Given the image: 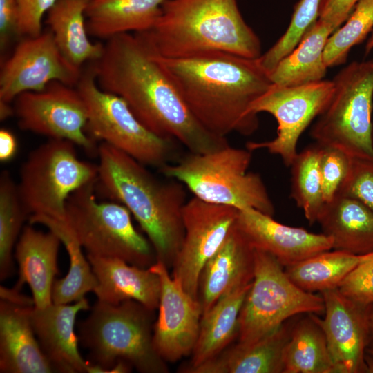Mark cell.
Returning a JSON list of instances; mask_svg holds the SVG:
<instances>
[{
    "label": "cell",
    "mask_w": 373,
    "mask_h": 373,
    "mask_svg": "<svg viewBox=\"0 0 373 373\" xmlns=\"http://www.w3.org/2000/svg\"><path fill=\"white\" fill-rule=\"evenodd\" d=\"M370 355H371V354H370ZM372 356H373V355H372Z\"/></svg>",
    "instance_id": "cell-50"
},
{
    "label": "cell",
    "mask_w": 373,
    "mask_h": 373,
    "mask_svg": "<svg viewBox=\"0 0 373 373\" xmlns=\"http://www.w3.org/2000/svg\"><path fill=\"white\" fill-rule=\"evenodd\" d=\"M334 93L332 80L312 82L300 86H283L272 84L250 106L258 115L267 113L278 124L276 137L269 141L248 142L251 151L265 149L279 156L290 166L298 154L297 145L302 133L328 106Z\"/></svg>",
    "instance_id": "cell-12"
},
{
    "label": "cell",
    "mask_w": 373,
    "mask_h": 373,
    "mask_svg": "<svg viewBox=\"0 0 373 373\" xmlns=\"http://www.w3.org/2000/svg\"><path fill=\"white\" fill-rule=\"evenodd\" d=\"M321 0H299L285 33L257 59L268 73L298 44L305 32L318 18Z\"/></svg>",
    "instance_id": "cell-36"
},
{
    "label": "cell",
    "mask_w": 373,
    "mask_h": 373,
    "mask_svg": "<svg viewBox=\"0 0 373 373\" xmlns=\"http://www.w3.org/2000/svg\"><path fill=\"white\" fill-rule=\"evenodd\" d=\"M1 63L0 103L8 104L23 93L44 90L52 82L75 87L82 73L61 53L50 30L22 39Z\"/></svg>",
    "instance_id": "cell-14"
},
{
    "label": "cell",
    "mask_w": 373,
    "mask_h": 373,
    "mask_svg": "<svg viewBox=\"0 0 373 373\" xmlns=\"http://www.w3.org/2000/svg\"><path fill=\"white\" fill-rule=\"evenodd\" d=\"M99 87L123 99L156 135L177 141L189 152L209 153L229 144L207 130L187 106L145 32L114 36L91 62Z\"/></svg>",
    "instance_id": "cell-1"
},
{
    "label": "cell",
    "mask_w": 373,
    "mask_h": 373,
    "mask_svg": "<svg viewBox=\"0 0 373 373\" xmlns=\"http://www.w3.org/2000/svg\"><path fill=\"white\" fill-rule=\"evenodd\" d=\"M359 0H321L318 18L331 24L336 30L350 15Z\"/></svg>",
    "instance_id": "cell-42"
},
{
    "label": "cell",
    "mask_w": 373,
    "mask_h": 373,
    "mask_svg": "<svg viewBox=\"0 0 373 373\" xmlns=\"http://www.w3.org/2000/svg\"><path fill=\"white\" fill-rule=\"evenodd\" d=\"M75 87L86 106V132L90 137L102 140L145 166L160 169L169 163L174 153V140L150 131L123 99L101 89L92 64L82 73Z\"/></svg>",
    "instance_id": "cell-11"
},
{
    "label": "cell",
    "mask_w": 373,
    "mask_h": 373,
    "mask_svg": "<svg viewBox=\"0 0 373 373\" xmlns=\"http://www.w3.org/2000/svg\"><path fill=\"white\" fill-rule=\"evenodd\" d=\"M59 238L52 231L43 232L31 225L23 227L15 248L18 264V279L12 289L21 291L27 283L35 307L43 308L52 303V289L58 274Z\"/></svg>",
    "instance_id": "cell-22"
},
{
    "label": "cell",
    "mask_w": 373,
    "mask_h": 373,
    "mask_svg": "<svg viewBox=\"0 0 373 373\" xmlns=\"http://www.w3.org/2000/svg\"><path fill=\"white\" fill-rule=\"evenodd\" d=\"M251 285L224 294L202 316L191 361L182 372L189 373L214 358L238 338L239 314Z\"/></svg>",
    "instance_id": "cell-27"
},
{
    "label": "cell",
    "mask_w": 373,
    "mask_h": 373,
    "mask_svg": "<svg viewBox=\"0 0 373 373\" xmlns=\"http://www.w3.org/2000/svg\"><path fill=\"white\" fill-rule=\"evenodd\" d=\"M75 146L68 140L49 139L28 155L17 186L30 216L43 215L66 222L70 195L97 180V164L79 160Z\"/></svg>",
    "instance_id": "cell-9"
},
{
    "label": "cell",
    "mask_w": 373,
    "mask_h": 373,
    "mask_svg": "<svg viewBox=\"0 0 373 373\" xmlns=\"http://www.w3.org/2000/svg\"><path fill=\"white\" fill-rule=\"evenodd\" d=\"M251 152L229 144L205 153L189 152L175 164L159 169L203 201L273 216L274 205L261 176L247 171Z\"/></svg>",
    "instance_id": "cell-6"
},
{
    "label": "cell",
    "mask_w": 373,
    "mask_h": 373,
    "mask_svg": "<svg viewBox=\"0 0 373 373\" xmlns=\"http://www.w3.org/2000/svg\"><path fill=\"white\" fill-rule=\"evenodd\" d=\"M90 308L84 298L73 305L52 303L30 309V319L46 356L56 372L90 373L91 363L81 356L75 332L77 314Z\"/></svg>",
    "instance_id": "cell-19"
},
{
    "label": "cell",
    "mask_w": 373,
    "mask_h": 373,
    "mask_svg": "<svg viewBox=\"0 0 373 373\" xmlns=\"http://www.w3.org/2000/svg\"><path fill=\"white\" fill-rule=\"evenodd\" d=\"M30 214L9 172L0 175V280L14 274V248Z\"/></svg>",
    "instance_id": "cell-33"
},
{
    "label": "cell",
    "mask_w": 373,
    "mask_h": 373,
    "mask_svg": "<svg viewBox=\"0 0 373 373\" xmlns=\"http://www.w3.org/2000/svg\"><path fill=\"white\" fill-rule=\"evenodd\" d=\"M238 211L195 196L186 202L182 210L184 237L171 277L193 299L197 300L203 267L227 238Z\"/></svg>",
    "instance_id": "cell-15"
},
{
    "label": "cell",
    "mask_w": 373,
    "mask_h": 373,
    "mask_svg": "<svg viewBox=\"0 0 373 373\" xmlns=\"http://www.w3.org/2000/svg\"><path fill=\"white\" fill-rule=\"evenodd\" d=\"M97 279L93 292L97 300L117 305L135 300L151 310L158 308L160 278L150 267L131 265L121 259L87 254Z\"/></svg>",
    "instance_id": "cell-21"
},
{
    "label": "cell",
    "mask_w": 373,
    "mask_h": 373,
    "mask_svg": "<svg viewBox=\"0 0 373 373\" xmlns=\"http://www.w3.org/2000/svg\"><path fill=\"white\" fill-rule=\"evenodd\" d=\"M335 30L331 24L318 19L295 48L269 73L272 84L295 86L323 79L327 69L324 50Z\"/></svg>",
    "instance_id": "cell-29"
},
{
    "label": "cell",
    "mask_w": 373,
    "mask_h": 373,
    "mask_svg": "<svg viewBox=\"0 0 373 373\" xmlns=\"http://www.w3.org/2000/svg\"><path fill=\"white\" fill-rule=\"evenodd\" d=\"M254 269L255 249L235 222L200 272L197 300L202 315L224 294L251 283Z\"/></svg>",
    "instance_id": "cell-20"
},
{
    "label": "cell",
    "mask_w": 373,
    "mask_h": 373,
    "mask_svg": "<svg viewBox=\"0 0 373 373\" xmlns=\"http://www.w3.org/2000/svg\"><path fill=\"white\" fill-rule=\"evenodd\" d=\"M352 160L353 157L338 149L321 146L319 169L325 202L338 194L350 171Z\"/></svg>",
    "instance_id": "cell-37"
},
{
    "label": "cell",
    "mask_w": 373,
    "mask_h": 373,
    "mask_svg": "<svg viewBox=\"0 0 373 373\" xmlns=\"http://www.w3.org/2000/svg\"><path fill=\"white\" fill-rule=\"evenodd\" d=\"M325 305L319 318L336 373H367L365 361L373 305L358 304L338 288L321 292Z\"/></svg>",
    "instance_id": "cell-17"
},
{
    "label": "cell",
    "mask_w": 373,
    "mask_h": 373,
    "mask_svg": "<svg viewBox=\"0 0 373 373\" xmlns=\"http://www.w3.org/2000/svg\"><path fill=\"white\" fill-rule=\"evenodd\" d=\"M321 146L316 143L298 153L291 164V197L313 224L325 203L319 169Z\"/></svg>",
    "instance_id": "cell-34"
},
{
    "label": "cell",
    "mask_w": 373,
    "mask_h": 373,
    "mask_svg": "<svg viewBox=\"0 0 373 373\" xmlns=\"http://www.w3.org/2000/svg\"><path fill=\"white\" fill-rule=\"evenodd\" d=\"M154 310L135 300H97L79 323V343L88 352L90 373H111L124 361L142 373H167L153 341Z\"/></svg>",
    "instance_id": "cell-5"
},
{
    "label": "cell",
    "mask_w": 373,
    "mask_h": 373,
    "mask_svg": "<svg viewBox=\"0 0 373 373\" xmlns=\"http://www.w3.org/2000/svg\"><path fill=\"white\" fill-rule=\"evenodd\" d=\"M373 50V30L370 33L365 46V54L368 55Z\"/></svg>",
    "instance_id": "cell-47"
},
{
    "label": "cell",
    "mask_w": 373,
    "mask_h": 373,
    "mask_svg": "<svg viewBox=\"0 0 373 373\" xmlns=\"http://www.w3.org/2000/svg\"><path fill=\"white\" fill-rule=\"evenodd\" d=\"M0 297L4 300L17 305L25 307L35 306L33 298L23 295L21 291H17L12 288H7L3 286L0 287Z\"/></svg>",
    "instance_id": "cell-44"
},
{
    "label": "cell",
    "mask_w": 373,
    "mask_h": 373,
    "mask_svg": "<svg viewBox=\"0 0 373 373\" xmlns=\"http://www.w3.org/2000/svg\"><path fill=\"white\" fill-rule=\"evenodd\" d=\"M57 0H17V32L23 37L41 34L42 19Z\"/></svg>",
    "instance_id": "cell-40"
},
{
    "label": "cell",
    "mask_w": 373,
    "mask_h": 373,
    "mask_svg": "<svg viewBox=\"0 0 373 373\" xmlns=\"http://www.w3.org/2000/svg\"><path fill=\"white\" fill-rule=\"evenodd\" d=\"M283 267L271 254L255 249L254 276L240 312L238 342H254L297 315L324 314L321 294L298 287Z\"/></svg>",
    "instance_id": "cell-10"
},
{
    "label": "cell",
    "mask_w": 373,
    "mask_h": 373,
    "mask_svg": "<svg viewBox=\"0 0 373 373\" xmlns=\"http://www.w3.org/2000/svg\"><path fill=\"white\" fill-rule=\"evenodd\" d=\"M236 224L254 249L271 254L285 267L333 248L323 233L283 224L253 209L239 210Z\"/></svg>",
    "instance_id": "cell-18"
},
{
    "label": "cell",
    "mask_w": 373,
    "mask_h": 373,
    "mask_svg": "<svg viewBox=\"0 0 373 373\" xmlns=\"http://www.w3.org/2000/svg\"><path fill=\"white\" fill-rule=\"evenodd\" d=\"M329 36L323 57L327 68L343 64L350 50L373 30V0H359L350 15Z\"/></svg>",
    "instance_id": "cell-35"
},
{
    "label": "cell",
    "mask_w": 373,
    "mask_h": 373,
    "mask_svg": "<svg viewBox=\"0 0 373 373\" xmlns=\"http://www.w3.org/2000/svg\"><path fill=\"white\" fill-rule=\"evenodd\" d=\"M13 109L22 130L68 140L89 153H97L95 140L86 132V106L76 87L52 82L42 90L20 94Z\"/></svg>",
    "instance_id": "cell-13"
},
{
    "label": "cell",
    "mask_w": 373,
    "mask_h": 373,
    "mask_svg": "<svg viewBox=\"0 0 373 373\" xmlns=\"http://www.w3.org/2000/svg\"><path fill=\"white\" fill-rule=\"evenodd\" d=\"M372 142H373V123H372Z\"/></svg>",
    "instance_id": "cell-48"
},
{
    "label": "cell",
    "mask_w": 373,
    "mask_h": 373,
    "mask_svg": "<svg viewBox=\"0 0 373 373\" xmlns=\"http://www.w3.org/2000/svg\"><path fill=\"white\" fill-rule=\"evenodd\" d=\"M365 361L367 367V373H373V356L366 352Z\"/></svg>",
    "instance_id": "cell-46"
},
{
    "label": "cell",
    "mask_w": 373,
    "mask_h": 373,
    "mask_svg": "<svg viewBox=\"0 0 373 373\" xmlns=\"http://www.w3.org/2000/svg\"><path fill=\"white\" fill-rule=\"evenodd\" d=\"M315 314L294 321L283 353V373H336L327 338Z\"/></svg>",
    "instance_id": "cell-30"
},
{
    "label": "cell",
    "mask_w": 373,
    "mask_h": 373,
    "mask_svg": "<svg viewBox=\"0 0 373 373\" xmlns=\"http://www.w3.org/2000/svg\"><path fill=\"white\" fill-rule=\"evenodd\" d=\"M321 251L285 270L291 280L303 290L314 293L337 288L345 277L364 258L334 249Z\"/></svg>",
    "instance_id": "cell-32"
},
{
    "label": "cell",
    "mask_w": 373,
    "mask_h": 373,
    "mask_svg": "<svg viewBox=\"0 0 373 373\" xmlns=\"http://www.w3.org/2000/svg\"><path fill=\"white\" fill-rule=\"evenodd\" d=\"M96 185L111 200L126 207L150 241L157 261L172 268L184 237V186L162 182L146 166L102 142L97 148Z\"/></svg>",
    "instance_id": "cell-3"
},
{
    "label": "cell",
    "mask_w": 373,
    "mask_h": 373,
    "mask_svg": "<svg viewBox=\"0 0 373 373\" xmlns=\"http://www.w3.org/2000/svg\"><path fill=\"white\" fill-rule=\"evenodd\" d=\"M294 320L249 343L229 346L211 361L189 373H283V353Z\"/></svg>",
    "instance_id": "cell-24"
},
{
    "label": "cell",
    "mask_w": 373,
    "mask_h": 373,
    "mask_svg": "<svg viewBox=\"0 0 373 373\" xmlns=\"http://www.w3.org/2000/svg\"><path fill=\"white\" fill-rule=\"evenodd\" d=\"M30 224H41L61 240L68 252L70 265L66 276L55 280L52 289V300L55 304H68L84 298L97 286V279L87 258L82 253V246L68 226L43 215L29 217Z\"/></svg>",
    "instance_id": "cell-31"
},
{
    "label": "cell",
    "mask_w": 373,
    "mask_h": 373,
    "mask_svg": "<svg viewBox=\"0 0 373 373\" xmlns=\"http://www.w3.org/2000/svg\"><path fill=\"white\" fill-rule=\"evenodd\" d=\"M150 268L158 274L161 283L159 314L153 325L154 347L165 361L175 362L191 354L202 309L198 301L170 276L164 265L157 261Z\"/></svg>",
    "instance_id": "cell-16"
},
{
    "label": "cell",
    "mask_w": 373,
    "mask_h": 373,
    "mask_svg": "<svg viewBox=\"0 0 373 373\" xmlns=\"http://www.w3.org/2000/svg\"><path fill=\"white\" fill-rule=\"evenodd\" d=\"M332 240V249L356 255L373 251V211L349 196L337 194L325 203L317 222Z\"/></svg>",
    "instance_id": "cell-25"
},
{
    "label": "cell",
    "mask_w": 373,
    "mask_h": 373,
    "mask_svg": "<svg viewBox=\"0 0 373 373\" xmlns=\"http://www.w3.org/2000/svg\"><path fill=\"white\" fill-rule=\"evenodd\" d=\"M351 300L364 305H373V251L345 277L337 287Z\"/></svg>",
    "instance_id": "cell-38"
},
{
    "label": "cell",
    "mask_w": 373,
    "mask_h": 373,
    "mask_svg": "<svg viewBox=\"0 0 373 373\" xmlns=\"http://www.w3.org/2000/svg\"><path fill=\"white\" fill-rule=\"evenodd\" d=\"M96 183L86 184L70 195L65 223L87 254L151 267L157 258L150 241L135 228L126 207L97 200Z\"/></svg>",
    "instance_id": "cell-7"
},
{
    "label": "cell",
    "mask_w": 373,
    "mask_h": 373,
    "mask_svg": "<svg viewBox=\"0 0 373 373\" xmlns=\"http://www.w3.org/2000/svg\"><path fill=\"white\" fill-rule=\"evenodd\" d=\"M86 0H57L48 12L46 23L59 49L73 64L82 68L86 62L97 60L104 44L88 37L85 12Z\"/></svg>",
    "instance_id": "cell-28"
},
{
    "label": "cell",
    "mask_w": 373,
    "mask_h": 373,
    "mask_svg": "<svg viewBox=\"0 0 373 373\" xmlns=\"http://www.w3.org/2000/svg\"><path fill=\"white\" fill-rule=\"evenodd\" d=\"M167 0H90L85 16L88 35L108 39L124 33L148 32Z\"/></svg>",
    "instance_id": "cell-26"
},
{
    "label": "cell",
    "mask_w": 373,
    "mask_h": 373,
    "mask_svg": "<svg viewBox=\"0 0 373 373\" xmlns=\"http://www.w3.org/2000/svg\"><path fill=\"white\" fill-rule=\"evenodd\" d=\"M160 60L199 122L222 137L254 133L259 125L251 105L271 86L257 59L213 52Z\"/></svg>",
    "instance_id": "cell-2"
},
{
    "label": "cell",
    "mask_w": 373,
    "mask_h": 373,
    "mask_svg": "<svg viewBox=\"0 0 373 373\" xmlns=\"http://www.w3.org/2000/svg\"><path fill=\"white\" fill-rule=\"evenodd\" d=\"M87 2L90 1V0H86Z\"/></svg>",
    "instance_id": "cell-49"
},
{
    "label": "cell",
    "mask_w": 373,
    "mask_h": 373,
    "mask_svg": "<svg viewBox=\"0 0 373 373\" xmlns=\"http://www.w3.org/2000/svg\"><path fill=\"white\" fill-rule=\"evenodd\" d=\"M17 142L15 135L8 129L0 130V160L6 162L16 155Z\"/></svg>",
    "instance_id": "cell-43"
},
{
    "label": "cell",
    "mask_w": 373,
    "mask_h": 373,
    "mask_svg": "<svg viewBox=\"0 0 373 373\" xmlns=\"http://www.w3.org/2000/svg\"><path fill=\"white\" fill-rule=\"evenodd\" d=\"M366 352L373 355V308L370 312L369 318L368 341Z\"/></svg>",
    "instance_id": "cell-45"
},
{
    "label": "cell",
    "mask_w": 373,
    "mask_h": 373,
    "mask_svg": "<svg viewBox=\"0 0 373 373\" xmlns=\"http://www.w3.org/2000/svg\"><path fill=\"white\" fill-rule=\"evenodd\" d=\"M338 194L354 198L373 211V160L353 158Z\"/></svg>",
    "instance_id": "cell-39"
},
{
    "label": "cell",
    "mask_w": 373,
    "mask_h": 373,
    "mask_svg": "<svg viewBox=\"0 0 373 373\" xmlns=\"http://www.w3.org/2000/svg\"><path fill=\"white\" fill-rule=\"evenodd\" d=\"M17 32V0H0V50H6Z\"/></svg>",
    "instance_id": "cell-41"
},
{
    "label": "cell",
    "mask_w": 373,
    "mask_h": 373,
    "mask_svg": "<svg viewBox=\"0 0 373 373\" xmlns=\"http://www.w3.org/2000/svg\"><path fill=\"white\" fill-rule=\"evenodd\" d=\"M334 93L310 135L317 144L373 160V59L353 61L332 79Z\"/></svg>",
    "instance_id": "cell-8"
},
{
    "label": "cell",
    "mask_w": 373,
    "mask_h": 373,
    "mask_svg": "<svg viewBox=\"0 0 373 373\" xmlns=\"http://www.w3.org/2000/svg\"><path fill=\"white\" fill-rule=\"evenodd\" d=\"M32 307L0 300L1 373L56 372L34 332Z\"/></svg>",
    "instance_id": "cell-23"
},
{
    "label": "cell",
    "mask_w": 373,
    "mask_h": 373,
    "mask_svg": "<svg viewBox=\"0 0 373 373\" xmlns=\"http://www.w3.org/2000/svg\"><path fill=\"white\" fill-rule=\"evenodd\" d=\"M146 33L157 53L182 59L222 52L257 59L260 41L244 20L237 0H167Z\"/></svg>",
    "instance_id": "cell-4"
}]
</instances>
